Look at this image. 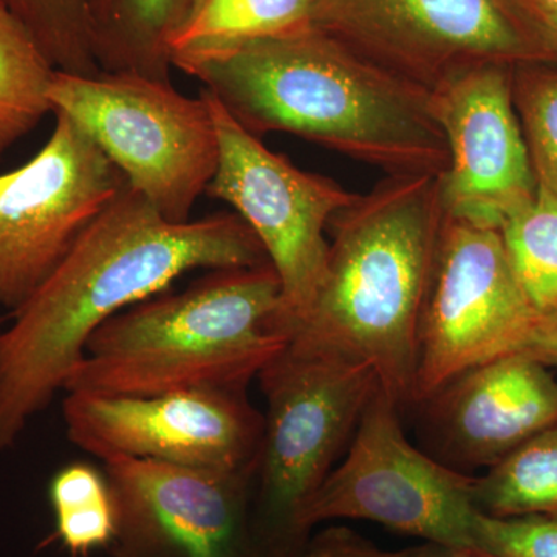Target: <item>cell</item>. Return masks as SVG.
I'll list each match as a JSON object with an SVG mask.
<instances>
[{
	"label": "cell",
	"mask_w": 557,
	"mask_h": 557,
	"mask_svg": "<svg viewBox=\"0 0 557 557\" xmlns=\"http://www.w3.org/2000/svg\"><path fill=\"white\" fill-rule=\"evenodd\" d=\"M265 249L236 212L170 222L126 186L0 335V450L13 448L79 364L90 336L196 270L255 267Z\"/></svg>",
	"instance_id": "6da1fadb"
},
{
	"label": "cell",
	"mask_w": 557,
	"mask_h": 557,
	"mask_svg": "<svg viewBox=\"0 0 557 557\" xmlns=\"http://www.w3.org/2000/svg\"><path fill=\"white\" fill-rule=\"evenodd\" d=\"M172 67L200 81L256 137L287 132L388 175L448 170V139L432 95L313 25L223 49L175 53Z\"/></svg>",
	"instance_id": "7a4b0ae2"
},
{
	"label": "cell",
	"mask_w": 557,
	"mask_h": 557,
	"mask_svg": "<svg viewBox=\"0 0 557 557\" xmlns=\"http://www.w3.org/2000/svg\"><path fill=\"white\" fill-rule=\"evenodd\" d=\"M442 175L391 174L330 220L324 276L289 339L366 362L397 405L413 401L418 333L434 277Z\"/></svg>",
	"instance_id": "3957f363"
},
{
	"label": "cell",
	"mask_w": 557,
	"mask_h": 557,
	"mask_svg": "<svg viewBox=\"0 0 557 557\" xmlns=\"http://www.w3.org/2000/svg\"><path fill=\"white\" fill-rule=\"evenodd\" d=\"M288 343L282 287L270 262L207 270L102 324L64 394L143 395L247 388Z\"/></svg>",
	"instance_id": "277c9868"
},
{
	"label": "cell",
	"mask_w": 557,
	"mask_h": 557,
	"mask_svg": "<svg viewBox=\"0 0 557 557\" xmlns=\"http://www.w3.org/2000/svg\"><path fill=\"white\" fill-rule=\"evenodd\" d=\"M258 379L267 403L255 478L258 537L274 552H288L300 542V508L354 437L380 381L366 362L293 341Z\"/></svg>",
	"instance_id": "5b68a950"
},
{
	"label": "cell",
	"mask_w": 557,
	"mask_h": 557,
	"mask_svg": "<svg viewBox=\"0 0 557 557\" xmlns=\"http://www.w3.org/2000/svg\"><path fill=\"white\" fill-rule=\"evenodd\" d=\"M49 98L86 132L127 185L164 219L188 222L218 171L219 139L203 95L131 72L57 70Z\"/></svg>",
	"instance_id": "8992f818"
},
{
	"label": "cell",
	"mask_w": 557,
	"mask_h": 557,
	"mask_svg": "<svg viewBox=\"0 0 557 557\" xmlns=\"http://www.w3.org/2000/svg\"><path fill=\"white\" fill-rule=\"evenodd\" d=\"M310 25L431 95L485 65L557 62L504 0H317Z\"/></svg>",
	"instance_id": "52a82bcc"
},
{
	"label": "cell",
	"mask_w": 557,
	"mask_h": 557,
	"mask_svg": "<svg viewBox=\"0 0 557 557\" xmlns=\"http://www.w3.org/2000/svg\"><path fill=\"white\" fill-rule=\"evenodd\" d=\"M397 409L380 387L359 420L347 457L300 508V541L325 520L362 519L440 547L478 553L475 479L413 448Z\"/></svg>",
	"instance_id": "ba28073f"
},
{
	"label": "cell",
	"mask_w": 557,
	"mask_h": 557,
	"mask_svg": "<svg viewBox=\"0 0 557 557\" xmlns=\"http://www.w3.org/2000/svg\"><path fill=\"white\" fill-rule=\"evenodd\" d=\"M219 163L205 196L225 201L256 234L282 287V318L293 324L309 309L324 276L329 223L359 194L299 170L244 129L208 90Z\"/></svg>",
	"instance_id": "9c48e42d"
},
{
	"label": "cell",
	"mask_w": 557,
	"mask_h": 557,
	"mask_svg": "<svg viewBox=\"0 0 557 557\" xmlns=\"http://www.w3.org/2000/svg\"><path fill=\"white\" fill-rule=\"evenodd\" d=\"M539 318L500 231L448 218L418 333L413 399H432L468 370L522 351Z\"/></svg>",
	"instance_id": "30bf717a"
},
{
	"label": "cell",
	"mask_w": 557,
	"mask_h": 557,
	"mask_svg": "<svg viewBox=\"0 0 557 557\" xmlns=\"http://www.w3.org/2000/svg\"><path fill=\"white\" fill-rule=\"evenodd\" d=\"M53 113L57 123L42 149L0 175V306L11 313L127 186L75 121L60 110Z\"/></svg>",
	"instance_id": "8fae6325"
},
{
	"label": "cell",
	"mask_w": 557,
	"mask_h": 557,
	"mask_svg": "<svg viewBox=\"0 0 557 557\" xmlns=\"http://www.w3.org/2000/svg\"><path fill=\"white\" fill-rule=\"evenodd\" d=\"M65 434L76 448L106 461L129 457L215 471H256L263 416L245 388H190L168 394L67 392Z\"/></svg>",
	"instance_id": "7c38bea8"
},
{
	"label": "cell",
	"mask_w": 557,
	"mask_h": 557,
	"mask_svg": "<svg viewBox=\"0 0 557 557\" xmlns=\"http://www.w3.org/2000/svg\"><path fill=\"white\" fill-rule=\"evenodd\" d=\"M101 463L115 504V557H252L256 471L129 457Z\"/></svg>",
	"instance_id": "4fadbf2b"
},
{
	"label": "cell",
	"mask_w": 557,
	"mask_h": 557,
	"mask_svg": "<svg viewBox=\"0 0 557 557\" xmlns=\"http://www.w3.org/2000/svg\"><path fill=\"white\" fill-rule=\"evenodd\" d=\"M511 70H469L432 94L449 148L442 175L448 218L500 231L537 193L511 94Z\"/></svg>",
	"instance_id": "5bb4252c"
},
{
	"label": "cell",
	"mask_w": 557,
	"mask_h": 557,
	"mask_svg": "<svg viewBox=\"0 0 557 557\" xmlns=\"http://www.w3.org/2000/svg\"><path fill=\"white\" fill-rule=\"evenodd\" d=\"M432 399L446 445L468 463L491 467L557 423V379L523 351L468 370Z\"/></svg>",
	"instance_id": "9a60e30c"
},
{
	"label": "cell",
	"mask_w": 557,
	"mask_h": 557,
	"mask_svg": "<svg viewBox=\"0 0 557 557\" xmlns=\"http://www.w3.org/2000/svg\"><path fill=\"white\" fill-rule=\"evenodd\" d=\"M101 72L171 79V42L197 0H84Z\"/></svg>",
	"instance_id": "2e32d148"
},
{
	"label": "cell",
	"mask_w": 557,
	"mask_h": 557,
	"mask_svg": "<svg viewBox=\"0 0 557 557\" xmlns=\"http://www.w3.org/2000/svg\"><path fill=\"white\" fill-rule=\"evenodd\" d=\"M51 65L32 33L0 7V161L53 113Z\"/></svg>",
	"instance_id": "e0dca14e"
},
{
	"label": "cell",
	"mask_w": 557,
	"mask_h": 557,
	"mask_svg": "<svg viewBox=\"0 0 557 557\" xmlns=\"http://www.w3.org/2000/svg\"><path fill=\"white\" fill-rule=\"evenodd\" d=\"M474 504L496 518L557 515V423L491 465L474 482Z\"/></svg>",
	"instance_id": "ac0fdd59"
},
{
	"label": "cell",
	"mask_w": 557,
	"mask_h": 557,
	"mask_svg": "<svg viewBox=\"0 0 557 557\" xmlns=\"http://www.w3.org/2000/svg\"><path fill=\"white\" fill-rule=\"evenodd\" d=\"M317 0H197L172 54L223 49L306 27Z\"/></svg>",
	"instance_id": "d6986e66"
},
{
	"label": "cell",
	"mask_w": 557,
	"mask_h": 557,
	"mask_svg": "<svg viewBox=\"0 0 557 557\" xmlns=\"http://www.w3.org/2000/svg\"><path fill=\"white\" fill-rule=\"evenodd\" d=\"M49 500L62 547L73 556L109 548L116 531V512L102 469L75 461L50 480Z\"/></svg>",
	"instance_id": "ffe728a7"
},
{
	"label": "cell",
	"mask_w": 557,
	"mask_h": 557,
	"mask_svg": "<svg viewBox=\"0 0 557 557\" xmlns=\"http://www.w3.org/2000/svg\"><path fill=\"white\" fill-rule=\"evenodd\" d=\"M509 263L541 314L557 311V196L537 185L534 199L500 228Z\"/></svg>",
	"instance_id": "44dd1931"
},
{
	"label": "cell",
	"mask_w": 557,
	"mask_h": 557,
	"mask_svg": "<svg viewBox=\"0 0 557 557\" xmlns=\"http://www.w3.org/2000/svg\"><path fill=\"white\" fill-rule=\"evenodd\" d=\"M32 33L51 65L70 75H97L84 0H0Z\"/></svg>",
	"instance_id": "7402d4cb"
},
{
	"label": "cell",
	"mask_w": 557,
	"mask_h": 557,
	"mask_svg": "<svg viewBox=\"0 0 557 557\" xmlns=\"http://www.w3.org/2000/svg\"><path fill=\"white\" fill-rule=\"evenodd\" d=\"M511 94L537 185L557 196V62L512 67Z\"/></svg>",
	"instance_id": "603a6c76"
},
{
	"label": "cell",
	"mask_w": 557,
	"mask_h": 557,
	"mask_svg": "<svg viewBox=\"0 0 557 557\" xmlns=\"http://www.w3.org/2000/svg\"><path fill=\"white\" fill-rule=\"evenodd\" d=\"M474 544L483 557H557V515L496 518L479 511Z\"/></svg>",
	"instance_id": "cb8c5ba5"
},
{
	"label": "cell",
	"mask_w": 557,
	"mask_h": 557,
	"mask_svg": "<svg viewBox=\"0 0 557 557\" xmlns=\"http://www.w3.org/2000/svg\"><path fill=\"white\" fill-rule=\"evenodd\" d=\"M522 351L548 368H557V311L541 314Z\"/></svg>",
	"instance_id": "d4e9b609"
},
{
	"label": "cell",
	"mask_w": 557,
	"mask_h": 557,
	"mask_svg": "<svg viewBox=\"0 0 557 557\" xmlns=\"http://www.w3.org/2000/svg\"><path fill=\"white\" fill-rule=\"evenodd\" d=\"M512 10V9H511ZM545 49L557 57V9L512 10Z\"/></svg>",
	"instance_id": "484cf974"
},
{
	"label": "cell",
	"mask_w": 557,
	"mask_h": 557,
	"mask_svg": "<svg viewBox=\"0 0 557 557\" xmlns=\"http://www.w3.org/2000/svg\"><path fill=\"white\" fill-rule=\"evenodd\" d=\"M512 10L557 9V0H504Z\"/></svg>",
	"instance_id": "4316f807"
},
{
	"label": "cell",
	"mask_w": 557,
	"mask_h": 557,
	"mask_svg": "<svg viewBox=\"0 0 557 557\" xmlns=\"http://www.w3.org/2000/svg\"><path fill=\"white\" fill-rule=\"evenodd\" d=\"M432 557H483L474 552H467V549H454L446 547H438L437 552Z\"/></svg>",
	"instance_id": "83f0119b"
},
{
	"label": "cell",
	"mask_w": 557,
	"mask_h": 557,
	"mask_svg": "<svg viewBox=\"0 0 557 557\" xmlns=\"http://www.w3.org/2000/svg\"><path fill=\"white\" fill-rule=\"evenodd\" d=\"M299 557H324V556H322L321 553L318 552V549L309 547Z\"/></svg>",
	"instance_id": "f1b7e54d"
},
{
	"label": "cell",
	"mask_w": 557,
	"mask_h": 557,
	"mask_svg": "<svg viewBox=\"0 0 557 557\" xmlns=\"http://www.w3.org/2000/svg\"><path fill=\"white\" fill-rule=\"evenodd\" d=\"M0 335H2V329H0Z\"/></svg>",
	"instance_id": "f546056e"
}]
</instances>
